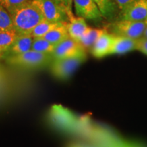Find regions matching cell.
<instances>
[{
  "mask_svg": "<svg viewBox=\"0 0 147 147\" xmlns=\"http://www.w3.org/2000/svg\"><path fill=\"white\" fill-rule=\"evenodd\" d=\"M146 23H147V22H146Z\"/></svg>",
  "mask_w": 147,
  "mask_h": 147,
  "instance_id": "26",
  "label": "cell"
},
{
  "mask_svg": "<svg viewBox=\"0 0 147 147\" xmlns=\"http://www.w3.org/2000/svg\"><path fill=\"white\" fill-rule=\"evenodd\" d=\"M142 38H147V26L146 27V29H145L144 34H143V36L142 37Z\"/></svg>",
  "mask_w": 147,
  "mask_h": 147,
  "instance_id": "24",
  "label": "cell"
},
{
  "mask_svg": "<svg viewBox=\"0 0 147 147\" xmlns=\"http://www.w3.org/2000/svg\"><path fill=\"white\" fill-rule=\"evenodd\" d=\"M14 28L19 34H30L35 27L45 20L38 7L32 1L9 11Z\"/></svg>",
  "mask_w": 147,
  "mask_h": 147,
  "instance_id": "1",
  "label": "cell"
},
{
  "mask_svg": "<svg viewBox=\"0 0 147 147\" xmlns=\"http://www.w3.org/2000/svg\"><path fill=\"white\" fill-rule=\"evenodd\" d=\"M113 35L108 31L100 37L91 49V54L95 58L101 59L110 55L113 44Z\"/></svg>",
  "mask_w": 147,
  "mask_h": 147,
  "instance_id": "10",
  "label": "cell"
},
{
  "mask_svg": "<svg viewBox=\"0 0 147 147\" xmlns=\"http://www.w3.org/2000/svg\"><path fill=\"white\" fill-rule=\"evenodd\" d=\"M9 65L23 69H39L50 66L53 61L52 55L30 50L23 54L5 59Z\"/></svg>",
  "mask_w": 147,
  "mask_h": 147,
  "instance_id": "2",
  "label": "cell"
},
{
  "mask_svg": "<svg viewBox=\"0 0 147 147\" xmlns=\"http://www.w3.org/2000/svg\"><path fill=\"white\" fill-rule=\"evenodd\" d=\"M106 32V29H94L89 27L86 34L78 42L87 51L89 49H92L100 37Z\"/></svg>",
  "mask_w": 147,
  "mask_h": 147,
  "instance_id": "14",
  "label": "cell"
},
{
  "mask_svg": "<svg viewBox=\"0 0 147 147\" xmlns=\"http://www.w3.org/2000/svg\"><path fill=\"white\" fill-rule=\"evenodd\" d=\"M32 1V0H0V4L9 12L14 8Z\"/></svg>",
  "mask_w": 147,
  "mask_h": 147,
  "instance_id": "20",
  "label": "cell"
},
{
  "mask_svg": "<svg viewBox=\"0 0 147 147\" xmlns=\"http://www.w3.org/2000/svg\"><path fill=\"white\" fill-rule=\"evenodd\" d=\"M73 5L77 16L95 22L104 19L94 0H73Z\"/></svg>",
  "mask_w": 147,
  "mask_h": 147,
  "instance_id": "7",
  "label": "cell"
},
{
  "mask_svg": "<svg viewBox=\"0 0 147 147\" xmlns=\"http://www.w3.org/2000/svg\"><path fill=\"white\" fill-rule=\"evenodd\" d=\"M114 2H115V5H117V8H118L119 13L121 12L123 9L125 8V7L127 6V5L133 2L135 0H113Z\"/></svg>",
  "mask_w": 147,
  "mask_h": 147,
  "instance_id": "23",
  "label": "cell"
},
{
  "mask_svg": "<svg viewBox=\"0 0 147 147\" xmlns=\"http://www.w3.org/2000/svg\"><path fill=\"white\" fill-rule=\"evenodd\" d=\"M67 23H63L61 25L55 28L49 32L44 38L50 42L53 45H57L61 42L69 38L68 32L67 29Z\"/></svg>",
  "mask_w": 147,
  "mask_h": 147,
  "instance_id": "16",
  "label": "cell"
},
{
  "mask_svg": "<svg viewBox=\"0 0 147 147\" xmlns=\"http://www.w3.org/2000/svg\"><path fill=\"white\" fill-rule=\"evenodd\" d=\"M15 29L0 30V51L5 54L20 36Z\"/></svg>",
  "mask_w": 147,
  "mask_h": 147,
  "instance_id": "15",
  "label": "cell"
},
{
  "mask_svg": "<svg viewBox=\"0 0 147 147\" xmlns=\"http://www.w3.org/2000/svg\"><path fill=\"white\" fill-rule=\"evenodd\" d=\"M56 45L51 43L44 38H34L32 50L36 52L53 55Z\"/></svg>",
  "mask_w": 147,
  "mask_h": 147,
  "instance_id": "18",
  "label": "cell"
},
{
  "mask_svg": "<svg viewBox=\"0 0 147 147\" xmlns=\"http://www.w3.org/2000/svg\"><path fill=\"white\" fill-rule=\"evenodd\" d=\"M65 23H53L47 20H43L42 22L38 24L31 33V36L34 38H44L48 33L50 32L51 30L54 29L62 24Z\"/></svg>",
  "mask_w": 147,
  "mask_h": 147,
  "instance_id": "17",
  "label": "cell"
},
{
  "mask_svg": "<svg viewBox=\"0 0 147 147\" xmlns=\"http://www.w3.org/2000/svg\"><path fill=\"white\" fill-rule=\"evenodd\" d=\"M87 59V55L73 57L55 59L50 65V70L55 78L66 80Z\"/></svg>",
  "mask_w": 147,
  "mask_h": 147,
  "instance_id": "3",
  "label": "cell"
},
{
  "mask_svg": "<svg viewBox=\"0 0 147 147\" xmlns=\"http://www.w3.org/2000/svg\"><path fill=\"white\" fill-rule=\"evenodd\" d=\"M12 18L8 10L0 4V30L14 29Z\"/></svg>",
  "mask_w": 147,
  "mask_h": 147,
  "instance_id": "19",
  "label": "cell"
},
{
  "mask_svg": "<svg viewBox=\"0 0 147 147\" xmlns=\"http://www.w3.org/2000/svg\"><path fill=\"white\" fill-rule=\"evenodd\" d=\"M47 21L53 23H68L69 17L65 10L53 0H32Z\"/></svg>",
  "mask_w": 147,
  "mask_h": 147,
  "instance_id": "5",
  "label": "cell"
},
{
  "mask_svg": "<svg viewBox=\"0 0 147 147\" xmlns=\"http://www.w3.org/2000/svg\"><path fill=\"white\" fill-rule=\"evenodd\" d=\"M116 20L147 22V0H135L119 13Z\"/></svg>",
  "mask_w": 147,
  "mask_h": 147,
  "instance_id": "6",
  "label": "cell"
},
{
  "mask_svg": "<svg viewBox=\"0 0 147 147\" xmlns=\"http://www.w3.org/2000/svg\"><path fill=\"white\" fill-rule=\"evenodd\" d=\"M136 50L147 55V38H141L137 40Z\"/></svg>",
  "mask_w": 147,
  "mask_h": 147,
  "instance_id": "22",
  "label": "cell"
},
{
  "mask_svg": "<svg viewBox=\"0 0 147 147\" xmlns=\"http://www.w3.org/2000/svg\"><path fill=\"white\" fill-rule=\"evenodd\" d=\"M147 26L146 22L115 20L108 25L112 34L138 40L143 36Z\"/></svg>",
  "mask_w": 147,
  "mask_h": 147,
  "instance_id": "4",
  "label": "cell"
},
{
  "mask_svg": "<svg viewBox=\"0 0 147 147\" xmlns=\"http://www.w3.org/2000/svg\"><path fill=\"white\" fill-rule=\"evenodd\" d=\"M94 1L104 19L108 21L117 19L119 10L113 0H94Z\"/></svg>",
  "mask_w": 147,
  "mask_h": 147,
  "instance_id": "13",
  "label": "cell"
},
{
  "mask_svg": "<svg viewBox=\"0 0 147 147\" xmlns=\"http://www.w3.org/2000/svg\"><path fill=\"white\" fill-rule=\"evenodd\" d=\"M55 3L61 7L68 14L69 20L74 16L73 13V0H53Z\"/></svg>",
  "mask_w": 147,
  "mask_h": 147,
  "instance_id": "21",
  "label": "cell"
},
{
  "mask_svg": "<svg viewBox=\"0 0 147 147\" xmlns=\"http://www.w3.org/2000/svg\"><path fill=\"white\" fill-rule=\"evenodd\" d=\"M87 55V51L76 40L70 37L56 45L54 53H53V59H62L80 55Z\"/></svg>",
  "mask_w": 147,
  "mask_h": 147,
  "instance_id": "8",
  "label": "cell"
},
{
  "mask_svg": "<svg viewBox=\"0 0 147 147\" xmlns=\"http://www.w3.org/2000/svg\"><path fill=\"white\" fill-rule=\"evenodd\" d=\"M2 58L4 59V54L0 51V59H2Z\"/></svg>",
  "mask_w": 147,
  "mask_h": 147,
  "instance_id": "25",
  "label": "cell"
},
{
  "mask_svg": "<svg viewBox=\"0 0 147 147\" xmlns=\"http://www.w3.org/2000/svg\"><path fill=\"white\" fill-rule=\"evenodd\" d=\"M34 38L30 34H21L14 45L5 53L4 59L23 54L32 50Z\"/></svg>",
  "mask_w": 147,
  "mask_h": 147,
  "instance_id": "11",
  "label": "cell"
},
{
  "mask_svg": "<svg viewBox=\"0 0 147 147\" xmlns=\"http://www.w3.org/2000/svg\"><path fill=\"white\" fill-rule=\"evenodd\" d=\"M136 45L137 40L113 35V44L109 55H122L131 52L132 51L136 50Z\"/></svg>",
  "mask_w": 147,
  "mask_h": 147,
  "instance_id": "9",
  "label": "cell"
},
{
  "mask_svg": "<svg viewBox=\"0 0 147 147\" xmlns=\"http://www.w3.org/2000/svg\"><path fill=\"white\" fill-rule=\"evenodd\" d=\"M89 27L85 19L79 16H74L67 23V29L69 36L72 39L78 41L87 32Z\"/></svg>",
  "mask_w": 147,
  "mask_h": 147,
  "instance_id": "12",
  "label": "cell"
}]
</instances>
